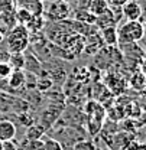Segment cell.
Listing matches in <instances>:
<instances>
[{"label": "cell", "mask_w": 146, "mask_h": 150, "mask_svg": "<svg viewBox=\"0 0 146 150\" xmlns=\"http://www.w3.org/2000/svg\"><path fill=\"white\" fill-rule=\"evenodd\" d=\"M139 67H140V71L145 74V76H146V56L140 61V64H139Z\"/></svg>", "instance_id": "603a6c76"}, {"label": "cell", "mask_w": 146, "mask_h": 150, "mask_svg": "<svg viewBox=\"0 0 146 150\" xmlns=\"http://www.w3.org/2000/svg\"><path fill=\"white\" fill-rule=\"evenodd\" d=\"M9 87L13 88V90H18L20 87L25 85L26 82V74L23 69H19V71H12V74L9 75Z\"/></svg>", "instance_id": "9c48e42d"}, {"label": "cell", "mask_w": 146, "mask_h": 150, "mask_svg": "<svg viewBox=\"0 0 146 150\" xmlns=\"http://www.w3.org/2000/svg\"><path fill=\"white\" fill-rule=\"evenodd\" d=\"M29 45V29L25 25L15 26L6 38V48L10 54L23 52Z\"/></svg>", "instance_id": "7a4b0ae2"}, {"label": "cell", "mask_w": 146, "mask_h": 150, "mask_svg": "<svg viewBox=\"0 0 146 150\" xmlns=\"http://www.w3.org/2000/svg\"><path fill=\"white\" fill-rule=\"evenodd\" d=\"M129 0H107L110 7H122L125 3H127Z\"/></svg>", "instance_id": "7402d4cb"}, {"label": "cell", "mask_w": 146, "mask_h": 150, "mask_svg": "<svg viewBox=\"0 0 146 150\" xmlns=\"http://www.w3.org/2000/svg\"><path fill=\"white\" fill-rule=\"evenodd\" d=\"M7 64L10 65V68H12L13 71H19V69H23V68H25L26 58H25V55H23V52L10 54L9 59H7Z\"/></svg>", "instance_id": "8fae6325"}, {"label": "cell", "mask_w": 146, "mask_h": 150, "mask_svg": "<svg viewBox=\"0 0 146 150\" xmlns=\"http://www.w3.org/2000/svg\"><path fill=\"white\" fill-rule=\"evenodd\" d=\"M123 150H146V143H143V142H137V140L133 139Z\"/></svg>", "instance_id": "ac0fdd59"}, {"label": "cell", "mask_w": 146, "mask_h": 150, "mask_svg": "<svg viewBox=\"0 0 146 150\" xmlns=\"http://www.w3.org/2000/svg\"><path fill=\"white\" fill-rule=\"evenodd\" d=\"M142 25H143V32H145V35H146V22H142Z\"/></svg>", "instance_id": "cb8c5ba5"}, {"label": "cell", "mask_w": 146, "mask_h": 150, "mask_svg": "<svg viewBox=\"0 0 146 150\" xmlns=\"http://www.w3.org/2000/svg\"><path fill=\"white\" fill-rule=\"evenodd\" d=\"M19 144L15 140H7V142H3V147L1 150H18Z\"/></svg>", "instance_id": "44dd1931"}, {"label": "cell", "mask_w": 146, "mask_h": 150, "mask_svg": "<svg viewBox=\"0 0 146 150\" xmlns=\"http://www.w3.org/2000/svg\"><path fill=\"white\" fill-rule=\"evenodd\" d=\"M1 147H3V142L0 140V150H1Z\"/></svg>", "instance_id": "d4e9b609"}, {"label": "cell", "mask_w": 146, "mask_h": 150, "mask_svg": "<svg viewBox=\"0 0 146 150\" xmlns=\"http://www.w3.org/2000/svg\"><path fill=\"white\" fill-rule=\"evenodd\" d=\"M23 149L25 150H42L43 149V140H25L23 142Z\"/></svg>", "instance_id": "9a60e30c"}, {"label": "cell", "mask_w": 146, "mask_h": 150, "mask_svg": "<svg viewBox=\"0 0 146 150\" xmlns=\"http://www.w3.org/2000/svg\"><path fill=\"white\" fill-rule=\"evenodd\" d=\"M29 114H22V115H19V121L25 126V127H31L32 124H33V118L32 117H28Z\"/></svg>", "instance_id": "ffe728a7"}, {"label": "cell", "mask_w": 146, "mask_h": 150, "mask_svg": "<svg viewBox=\"0 0 146 150\" xmlns=\"http://www.w3.org/2000/svg\"><path fill=\"white\" fill-rule=\"evenodd\" d=\"M36 85L41 91H48L52 87V79L51 78H41V79H38Z\"/></svg>", "instance_id": "2e32d148"}, {"label": "cell", "mask_w": 146, "mask_h": 150, "mask_svg": "<svg viewBox=\"0 0 146 150\" xmlns=\"http://www.w3.org/2000/svg\"><path fill=\"white\" fill-rule=\"evenodd\" d=\"M31 19H32V15H31L28 10L22 9L20 12H18V20L20 22V25H23V23H28Z\"/></svg>", "instance_id": "d6986e66"}, {"label": "cell", "mask_w": 146, "mask_h": 150, "mask_svg": "<svg viewBox=\"0 0 146 150\" xmlns=\"http://www.w3.org/2000/svg\"><path fill=\"white\" fill-rule=\"evenodd\" d=\"M100 38L104 45L107 46H116L117 45V28L116 26H109L100 29Z\"/></svg>", "instance_id": "8992f818"}, {"label": "cell", "mask_w": 146, "mask_h": 150, "mask_svg": "<svg viewBox=\"0 0 146 150\" xmlns=\"http://www.w3.org/2000/svg\"><path fill=\"white\" fill-rule=\"evenodd\" d=\"M129 85L133 88V90H136V91H143L146 88V76L145 74L139 69V71H136V72H133L132 76H130V79H129Z\"/></svg>", "instance_id": "ba28073f"}, {"label": "cell", "mask_w": 146, "mask_h": 150, "mask_svg": "<svg viewBox=\"0 0 146 150\" xmlns=\"http://www.w3.org/2000/svg\"><path fill=\"white\" fill-rule=\"evenodd\" d=\"M109 9H110V6H109V3H107V0H91L90 4H88V10L91 12L95 18L100 16V15H103V13H106Z\"/></svg>", "instance_id": "30bf717a"}, {"label": "cell", "mask_w": 146, "mask_h": 150, "mask_svg": "<svg viewBox=\"0 0 146 150\" xmlns=\"http://www.w3.org/2000/svg\"><path fill=\"white\" fill-rule=\"evenodd\" d=\"M42 140H43V149L42 150H64L62 144H61L56 139L42 137Z\"/></svg>", "instance_id": "5bb4252c"}, {"label": "cell", "mask_w": 146, "mask_h": 150, "mask_svg": "<svg viewBox=\"0 0 146 150\" xmlns=\"http://www.w3.org/2000/svg\"><path fill=\"white\" fill-rule=\"evenodd\" d=\"M122 16H125L127 20H140L142 6L136 0H129L122 6Z\"/></svg>", "instance_id": "277c9868"}, {"label": "cell", "mask_w": 146, "mask_h": 150, "mask_svg": "<svg viewBox=\"0 0 146 150\" xmlns=\"http://www.w3.org/2000/svg\"><path fill=\"white\" fill-rule=\"evenodd\" d=\"M16 137V126L10 120H0V140H15Z\"/></svg>", "instance_id": "5b68a950"}, {"label": "cell", "mask_w": 146, "mask_h": 150, "mask_svg": "<svg viewBox=\"0 0 146 150\" xmlns=\"http://www.w3.org/2000/svg\"><path fill=\"white\" fill-rule=\"evenodd\" d=\"M143 36L145 32L140 20H126L117 28V45L137 43Z\"/></svg>", "instance_id": "6da1fadb"}, {"label": "cell", "mask_w": 146, "mask_h": 150, "mask_svg": "<svg viewBox=\"0 0 146 150\" xmlns=\"http://www.w3.org/2000/svg\"><path fill=\"white\" fill-rule=\"evenodd\" d=\"M12 68L7 62H0V79H6L9 78V75L12 74Z\"/></svg>", "instance_id": "e0dca14e"}, {"label": "cell", "mask_w": 146, "mask_h": 150, "mask_svg": "<svg viewBox=\"0 0 146 150\" xmlns=\"http://www.w3.org/2000/svg\"><path fill=\"white\" fill-rule=\"evenodd\" d=\"M117 23V19L114 18V12L109 9L106 13H103V15H100V16H97L95 18V26L97 28H100V29H103V28H109V26H114Z\"/></svg>", "instance_id": "52a82bcc"}, {"label": "cell", "mask_w": 146, "mask_h": 150, "mask_svg": "<svg viewBox=\"0 0 146 150\" xmlns=\"http://www.w3.org/2000/svg\"><path fill=\"white\" fill-rule=\"evenodd\" d=\"M75 19H77V22H81V23H85V25H94L95 23V16L90 10H78Z\"/></svg>", "instance_id": "4fadbf2b"}, {"label": "cell", "mask_w": 146, "mask_h": 150, "mask_svg": "<svg viewBox=\"0 0 146 150\" xmlns=\"http://www.w3.org/2000/svg\"><path fill=\"white\" fill-rule=\"evenodd\" d=\"M70 13V6L68 3L59 0V1H54L51 3V6L48 7V18L49 19H54V20H61V19H65Z\"/></svg>", "instance_id": "3957f363"}, {"label": "cell", "mask_w": 146, "mask_h": 150, "mask_svg": "<svg viewBox=\"0 0 146 150\" xmlns=\"http://www.w3.org/2000/svg\"><path fill=\"white\" fill-rule=\"evenodd\" d=\"M45 134V127L39 126V124H32L31 127H28L26 130V140H38L42 139Z\"/></svg>", "instance_id": "7c38bea8"}, {"label": "cell", "mask_w": 146, "mask_h": 150, "mask_svg": "<svg viewBox=\"0 0 146 150\" xmlns=\"http://www.w3.org/2000/svg\"><path fill=\"white\" fill-rule=\"evenodd\" d=\"M36 1H42V0H36Z\"/></svg>", "instance_id": "484cf974"}]
</instances>
